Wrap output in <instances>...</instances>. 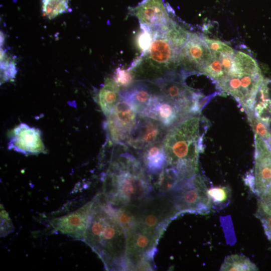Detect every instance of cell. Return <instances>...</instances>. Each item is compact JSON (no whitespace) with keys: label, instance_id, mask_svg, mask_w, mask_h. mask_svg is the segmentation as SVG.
Returning <instances> with one entry per match:
<instances>
[{"label":"cell","instance_id":"603a6c76","mask_svg":"<svg viewBox=\"0 0 271 271\" xmlns=\"http://www.w3.org/2000/svg\"><path fill=\"white\" fill-rule=\"evenodd\" d=\"M207 194L212 207L214 209L224 208L229 203L231 193L230 189L227 187H212L208 189Z\"/></svg>","mask_w":271,"mask_h":271},{"label":"cell","instance_id":"30bf717a","mask_svg":"<svg viewBox=\"0 0 271 271\" xmlns=\"http://www.w3.org/2000/svg\"><path fill=\"white\" fill-rule=\"evenodd\" d=\"M139 115L157 120L167 131L189 117L180 106L159 92L153 95Z\"/></svg>","mask_w":271,"mask_h":271},{"label":"cell","instance_id":"f1b7e54d","mask_svg":"<svg viewBox=\"0 0 271 271\" xmlns=\"http://www.w3.org/2000/svg\"><path fill=\"white\" fill-rule=\"evenodd\" d=\"M204 39L212 54H227L232 56L234 55L233 49L225 43L218 40L210 39L204 36Z\"/></svg>","mask_w":271,"mask_h":271},{"label":"cell","instance_id":"9c48e42d","mask_svg":"<svg viewBox=\"0 0 271 271\" xmlns=\"http://www.w3.org/2000/svg\"><path fill=\"white\" fill-rule=\"evenodd\" d=\"M137 114L123 99L121 98L117 103L107 117L105 123L107 133L112 143H125L137 123Z\"/></svg>","mask_w":271,"mask_h":271},{"label":"cell","instance_id":"cb8c5ba5","mask_svg":"<svg viewBox=\"0 0 271 271\" xmlns=\"http://www.w3.org/2000/svg\"><path fill=\"white\" fill-rule=\"evenodd\" d=\"M245 112L254 134L262 138L271 147V130L268 125L257 117L253 111L246 110Z\"/></svg>","mask_w":271,"mask_h":271},{"label":"cell","instance_id":"52a82bcc","mask_svg":"<svg viewBox=\"0 0 271 271\" xmlns=\"http://www.w3.org/2000/svg\"><path fill=\"white\" fill-rule=\"evenodd\" d=\"M254 165L244 182L252 192L260 197L271 182V147L254 134Z\"/></svg>","mask_w":271,"mask_h":271},{"label":"cell","instance_id":"277c9868","mask_svg":"<svg viewBox=\"0 0 271 271\" xmlns=\"http://www.w3.org/2000/svg\"><path fill=\"white\" fill-rule=\"evenodd\" d=\"M152 33L153 39L150 49L129 68L135 78L151 82L177 71L180 66L179 50L161 33L155 31Z\"/></svg>","mask_w":271,"mask_h":271},{"label":"cell","instance_id":"484cf974","mask_svg":"<svg viewBox=\"0 0 271 271\" xmlns=\"http://www.w3.org/2000/svg\"><path fill=\"white\" fill-rule=\"evenodd\" d=\"M256 216L260 219L268 239L271 242V210L260 199L257 202Z\"/></svg>","mask_w":271,"mask_h":271},{"label":"cell","instance_id":"44dd1931","mask_svg":"<svg viewBox=\"0 0 271 271\" xmlns=\"http://www.w3.org/2000/svg\"><path fill=\"white\" fill-rule=\"evenodd\" d=\"M179 180L175 169L166 165L160 172L156 187L160 194L166 195L175 187Z\"/></svg>","mask_w":271,"mask_h":271},{"label":"cell","instance_id":"e0dca14e","mask_svg":"<svg viewBox=\"0 0 271 271\" xmlns=\"http://www.w3.org/2000/svg\"><path fill=\"white\" fill-rule=\"evenodd\" d=\"M120 99V88L113 78H107L98 94L99 105L106 117Z\"/></svg>","mask_w":271,"mask_h":271},{"label":"cell","instance_id":"ffe728a7","mask_svg":"<svg viewBox=\"0 0 271 271\" xmlns=\"http://www.w3.org/2000/svg\"><path fill=\"white\" fill-rule=\"evenodd\" d=\"M159 32L163 34L179 51L188 40L190 34V32L178 25L173 20Z\"/></svg>","mask_w":271,"mask_h":271},{"label":"cell","instance_id":"9a60e30c","mask_svg":"<svg viewBox=\"0 0 271 271\" xmlns=\"http://www.w3.org/2000/svg\"><path fill=\"white\" fill-rule=\"evenodd\" d=\"M141 162L147 174L160 173L167 165L163 141L144 148L142 150Z\"/></svg>","mask_w":271,"mask_h":271},{"label":"cell","instance_id":"4dcf8cb0","mask_svg":"<svg viewBox=\"0 0 271 271\" xmlns=\"http://www.w3.org/2000/svg\"><path fill=\"white\" fill-rule=\"evenodd\" d=\"M9 60H6L2 63L1 69L3 70L2 79L3 82L13 78L16 74V70L14 63H10Z\"/></svg>","mask_w":271,"mask_h":271},{"label":"cell","instance_id":"d6986e66","mask_svg":"<svg viewBox=\"0 0 271 271\" xmlns=\"http://www.w3.org/2000/svg\"><path fill=\"white\" fill-rule=\"evenodd\" d=\"M268 81L264 80L255 97L254 115L269 126L271 123V99L269 95Z\"/></svg>","mask_w":271,"mask_h":271},{"label":"cell","instance_id":"2e32d148","mask_svg":"<svg viewBox=\"0 0 271 271\" xmlns=\"http://www.w3.org/2000/svg\"><path fill=\"white\" fill-rule=\"evenodd\" d=\"M154 94L148 85L141 81L120 91L121 98L127 102L138 114L146 108Z\"/></svg>","mask_w":271,"mask_h":271},{"label":"cell","instance_id":"7402d4cb","mask_svg":"<svg viewBox=\"0 0 271 271\" xmlns=\"http://www.w3.org/2000/svg\"><path fill=\"white\" fill-rule=\"evenodd\" d=\"M220 270H257L256 266L244 255L232 254L226 257L221 267Z\"/></svg>","mask_w":271,"mask_h":271},{"label":"cell","instance_id":"7c38bea8","mask_svg":"<svg viewBox=\"0 0 271 271\" xmlns=\"http://www.w3.org/2000/svg\"><path fill=\"white\" fill-rule=\"evenodd\" d=\"M93 203V199L75 211L54 218L51 226L56 231L83 241Z\"/></svg>","mask_w":271,"mask_h":271},{"label":"cell","instance_id":"7a4b0ae2","mask_svg":"<svg viewBox=\"0 0 271 271\" xmlns=\"http://www.w3.org/2000/svg\"><path fill=\"white\" fill-rule=\"evenodd\" d=\"M124 143H118L103 180V195L113 206L139 205L153 187L141 161Z\"/></svg>","mask_w":271,"mask_h":271},{"label":"cell","instance_id":"6da1fadb","mask_svg":"<svg viewBox=\"0 0 271 271\" xmlns=\"http://www.w3.org/2000/svg\"><path fill=\"white\" fill-rule=\"evenodd\" d=\"M83 241L109 270H125L126 236L115 208L102 193L93 198Z\"/></svg>","mask_w":271,"mask_h":271},{"label":"cell","instance_id":"4fadbf2b","mask_svg":"<svg viewBox=\"0 0 271 271\" xmlns=\"http://www.w3.org/2000/svg\"><path fill=\"white\" fill-rule=\"evenodd\" d=\"M130 11L141 24L149 27L152 31L164 28L173 20L163 0H143Z\"/></svg>","mask_w":271,"mask_h":271},{"label":"cell","instance_id":"3957f363","mask_svg":"<svg viewBox=\"0 0 271 271\" xmlns=\"http://www.w3.org/2000/svg\"><path fill=\"white\" fill-rule=\"evenodd\" d=\"M209 121L201 112L167 131L163 140L167 165L177 171L180 180L198 174L199 155Z\"/></svg>","mask_w":271,"mask_h":271},{"label":"cell","instance_id":"ac0fdd59","mask_svg":"<svg viewBox=\"0 0 271 271\" xmlns=\"http://www.w3.org/2000/svg\"><path fill=\"white\" fill-rule=\"evenodd\" d=\"M212 56L211 61L204 68L203 74L216 82L229 72L232 66L234 55L212 54Z\"/></svg>","mask_w":271,"mask_h":271},{"label":"cell","instance_id":"f546056e","mask_svg":"<svg viewBox=\"0 0 271 271\" xmlns=\"http://www.w3.org/2000/svg\"><path fill=\"white\" fill-rule=\"evenodd\" d=\"M10 217L3 206L1 205V236L4 237L14 230Z\"/></svg>","mask_w":271,"mask_h":271},{"label":"cell","instance_id":"4316f807","mask_svg":"<svg viewBox=\"0 0 271 271\" xmlns=\"http://www.w3.org/2000/svg\"><path fill=\"white\" fill-rule=\"evenodd\" d=\"M113 79L119 88L124 87L126 89L133 84L135 76L129 68L124 69L118 67L114 71Z\"/></svg>","mask_w":271,"mask_h":271},{"label":"cell","instance_id":"8fae6325","mask_svg":"<svg viewBox=\"0 0 271 271\" xmlns=\"http://www.w3.org/2000/svg\"><path fill=\"white\" fill-rule=\"evenodd\" d=\"M8 149L26 155L46 152L40 129L24 123L10 132Z\"/></svg>","mask_w":271,"mask_h":271},{"label":"cell","instance_id":"83f0119b","mask_svg":"<svg viewBox=\"0 0 271 271\" xmlns=\"http://www.w3.org/2000/svg\"><path fill=\"white\" fill-rule=\"evenodd\" d=\"M141 31L137 38V43L142 53L147 52L150 49L153 39L151 29L148 26L141 24Z\"/></svg>","mask_w":271,"mask_h":271},{"label":"cell","instance_id":"ba28073f","mask_svg":"<svg viewBox=\"0 0 271 271\" xmlns=\"http://www.w3.org/2000/svg\"><path fill=\"white\" fill-rule=\"evenodd\" d=\"M212 58L204 36L190 33L188 40L179 53L180 67L187 75L202 73Z\"/></svg>","mask_w":271,"mask_h":271},{"label":"cell","instance_id":"d4e9b609","mask_svg":"<svg viewBox=\"0 0 271 271\" xmlns=\"http://www.w3.org/2000/svg\"><path fill=\"white\" fill-rule=\"evenodd\" d=\"M69 0H43L42 11L44 15L52 19L68 10Z\"/></svg>","mask_w":271,"mask_h":271},{"label":"cell","instance_id":"5bb4252c","mask_svg":"<svg viewBox=\"0 0 271 271\" xmlns=\"http://www.w3.org/2000/svg\"><path fill=\"white\" fill-rule=\"evenodd\" d=\"M165 131L157 120L138 115L137 123L125 143L135 149L143 150L164 139Z\"/></svg>","mask_w":271,"mask_h":271},{"label":"cell","instance_id":"8992f818","mask_svg":"<svg viewBox=\"0 0 271 271\" xmlns=\"http://www.w3.org/2000/svg\"><path fill=\"white\" fill-rule=\"evenodd\" d=\"M264 80L260 69L245 70L232 64L227 75L216 83L219 91L233 96L245 111H253L257 93Z\"/></svg>","mask_w":271,"mask_h":271},{"label":"cell","instance_id":"5b68a950","mask_svg":"<svg viewBox=\"0 0 271 271\" xmlns=\"http://www.w3.org/2000/svg\"><path fill=\"white\" fill-rule=\"evenodd\" d=\"M204 178L197 174L179 180L175 187L166 194L174 204L180 214H208L212 205L207 194Z\"/></svg>","mask_w":271,"mask_h":271}]
</instances>
